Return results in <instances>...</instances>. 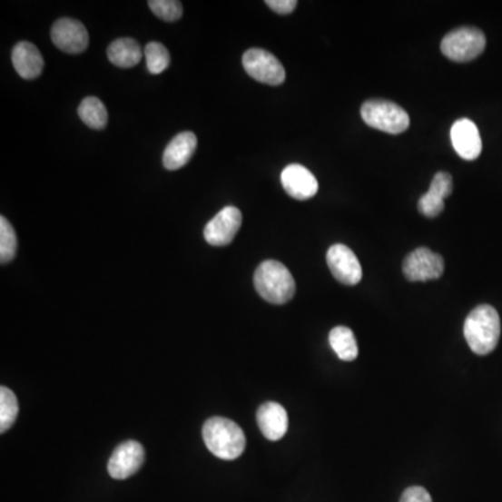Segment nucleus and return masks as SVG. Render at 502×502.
I'll return each instance as SVG.
<instances>
[{"instance_id":"nucleus-1","label":"nucleus","mask_w":502,"mask_h":502,"mask_svg":"<svg viewBox=\"0 0 502 502\" xmlns=\"http://www.w3.org/2000/svg\"><path fill=\"white\" fill-rule=\"evenodd\" d=\"M463 335L476 355L493 352L501 337V320L493 306L481 304L473 309L463 325Z\"/></svg>"},{"instance_id":"nucleus-2","label":"nucleus","mask_w":502,"mask_h":502,"mask_svg":"<svg viewBox=\"0 0 502 502\" xmlns=\"http://www.w3.org/2000/svg\"><path fill=\"white\" fill-rule=\"evenodd\" d=\"M205 446L220 459H238L246 448V436L233 420L225 418H208L202 428Z\"/></svg>"},{"instance_id":"nucleus-3","label":"nucleus","mask_w":502,"mask_h":502,"mask_svg":"<svg viewBox=\"0 0 502 502\" xmlns=\"http://www.w3.org/2000/svg\"><path fill=\"white\" fill-rule=\"evenodd\" d=\"M254 286L268 303L285 304L295 296L296 283L292 274L282 262L267 260L254 274Z\"/></svg>"},{"instance_id":"nucleus-4","label":"nucleus","mask_w":502,"mask_h":502,"mask_svg":"<svg viewBox=\"0 0 502 502\" xmlns=\"http://www.w3.org/2000/svg\"><path fill=\"white\" fill-rule=\"evenodd\" d=\"M360 112L364 123L389 134H399L410 126L408 112L391 101H367L361 106Z\"/></svg>"},{"instance_id":"nucleus-5","label":"nucleus","mask_w":502,"mask_h":502,"mask_svg":"<svg viewBox=\"0 0 502 502\" xmlns=\"http://www.w3.org/2000/svg\"><path fill=\"white\" fill-rule=\"evenodd\" d=\"M486 48L483 31L473 27H460L444 36L441 52L454 62H470L480 56Z\"/></svg>"},{"instance_id":"nucleus-6","label":"nucleus","mask_w":502,"mask_h":502,"mask_svg":"<svg viewBox=\"0 0 502 502\" xmlns=\"http://www.w3.org/2000/svg\"><path fill=\"white\" fill-rule=\"evenodd\" d=\"M243 67L247 74L256 82L267 85H281L286 79L282 64L271 52L253 48L243 54Z\"/></svg>"},{"instance_id":"nucleus-7","label":"nucleus","mask_w":502,"mask_h":502,"mask_svg":"<svg viewBox=\"0 0 502 502\" xmlns=\"http://www.w3.org/2000/svg\"><path fill=\"white\" fill-rule=\"evenodd\" d=\"M444 260L430 249L418 247L403 261V274L410 282H428L444 274Z\"/></svg>"},{"instance_id":"nucleus-8","label":"nucleus","mask_w":502,"mask_h":502,"mask_svg":"<svg viewBox=\"0 0 502 502\" xmlns=\"http://www.w3.org/2000/svg\"><path fill=\"white\" fill-rule=\"evenodd\" d=\"M51 38L56 48L66 54H83L88 48L90 36L83 23L74 18L64 17L54 23Z\"/></svg>"},{"instance_id":"nucleus-9","label":"nucleus","mask_w":502,"mask_h":502,"mask_svg":"<svg viewBox=\"0 0 502 502\" xmlns=\"http://www.w3.org/2000/svg\"><path fill=\"white\" fill-rule=\"evenodd\" d=\"M243 218L236 207H225L220 211L204 229V238L211 246H228L238 235Z\"/></svg>"},{"instance_id":"nucleus-10","label":"nucleus","mask_w":502,"mask_h":502,"mask_svg":"<svg viewBox=\"0 0 502 502\" xmlns=\"http://www.w3.org/2000/svg\"><path fill=\"white\" fill-rule=\"evenodd\" d=\"M327 264L332 275L343 285H358L363 277L360 261L352 250L345 244H334L330 247Z\"/></svg>"},{"instance_id":"nucleus-11","label":"nucleus","mask_w":502,"mask_h":502,"mask_svg":"<svg viewBox=\"0 0 502 502\" xmlns=\"http://www.w3.org/2000/svg\"><path fill=\"white\" fill-rule=\"evenodd\" d=\"M145 459L144 447L137 441H126L114 449L108 463V472L116 480H124L142 469Z\"/></svg>"},{"instance_id":"nucleus-12","label":"nucleus","mask_w":502,"mask_h":502,"mask_svg":"<svg viewBox=\"0 0 502 502\" xmlns=\"http://www.w3.org/2000/svg\"><path fill=\"white\" fill-rule=\"evenodd\" d=\"M281 182L289 196L296 200L311 199L319 192V182L313 173L298 163H292L283 169Z\"/></svg>"},{"instance_id":"nucleus-13","label":"nucleus","mask_w":502,"mask_h":502,"mask_svg":"<svg viewBox=\"0 0 502 502\" xmlns=\"http://www.w3.org/2000/svg\"><path fill=\"white\" fill-rule=\"evenodd\" d=\"M452 145L462 160L475 161L480 157L481 137L477 126L469 119L463 118L455 122L451 129Z\"/></svg>"},{"instance_id":"nucleus-14","label":"nucleus","mask_w":502,"mask_h":502,"mask_svg":"<svg viewBox=\"0 0 502 502\" xmlns=\"http://www.w3.org/2000/svg\"><path fill=\"white\" fill-rule=\"evenodd\" d=\"M454 190L452 176L447 172H438L431 182L430 189L418 200L420 214L428 218H436L444 211V200L451 196Z\"/></svg>"},{"instance_id":"nucleus-15","label":"nucleus","mask_w":502,"mask_h":502,"mask_svg":"<svg viewBox=\"0 0 502 502\" xmlns=\"http://www.w3.org/2000/svg\"><path fill=\"white\" fill-rule=\"evenodd\" d=\"M257 424L265 438L280 441L288 431V413L280 403H264L257 410Z\"/></svg>"},{"instance_id":"nucleus-16","label":"nucleus","mask_w":502,"mask_h":502,"mask_svg":"<svg viewBox=\"0 0 502 502\" xmlns=\"http://www.w3.org/2000/svg\"><path fill=\"white\" fill-rule=\"evenodd\" d=\"M197 150V137L194 133L183 132L169 143L163 153V166L168 171H178L187 165Z\"/></svg>"},{"instance_id":"nucleus-17","label":"nucleus","mask_w":502,"mask_h":502,"mask_svg":"<svg viewBox=\"0 0 502 502\" xmlns=\"http://www.w3.org/2000/svg\"><path fill=\"white\" fill-rule=\"evenodd\" d=\"M12 61L15 72L23 79L34 80L43 73L44 57L34 44L18 43L13 49Z\"/></svg>"},{"instance_id":"nucleus-18","label":"nucleus","mask_w":502,"mask_h":502,"mask_svg":"<svg viewBox=\"0 0 502 502\" xmlns=\"http://www.w3.org/2000/svg\"><path fill=\"white\" fill-rule=\"evenodd\" d=\"M108 57L114 66L129 69V67H134L140 64L143 51L136 40L119 38L109 45Z\"/></svg>"},{"instance_id":"nucleus-19","label":"nucleus","mask_w":502,"mask_h":502,"mask_svg":"<svg viewBox=\"0 0 502 502\" xmlns=\"http://www.w3.org/2000/svg\"><path fill=\"white\" fill-rule=\"evenodd\" d=\"M330 345H331L338 358L343 361H353L359 355L358 342L355 334L348 327H335L330 332Z\"/></svg>"},{"instance_id":"nucleus-20","label":"nucleus","mask_w":502,"mask_h":502,"mask_svg":"<svg viewBox=\"0 0 502 502\" xmlns=\"http://www.w3.org/2000/svg\"><path fill=\"white\" fill-rule=\"evenodd\" d=\"M79 116L91 129L101 130L108 124V111L103 101L87 96L79 106Z\"/></svg>"},{"instance_id":"nucleus-21","label":"nucleus","mask_w":502,"mask_h":502,"mask_svg":"<svg viewBox=\"0 0 502 502\" xmlns=\"http://www.w3.org/2000/svg\"><path fill=\"white\" fill-rule=\"evenodd\" d=\"M18 415L17 397L7 387L0 389V433H6Z\"/></svg>"},{"instance_id":"nucleus-22","label":"nucleus","mask_w":502,"mask_h":502,"mask_svg":"<svg viewBox=\"0 0 502 502\" xmlns=\"http://www.w3.org/2000/svg\"><path fill=\"white\" fill-rule=\"evenodd\" d=\"M17 253V236L12 223L5 217H0V262L7 264Z\"/></svg>"},{"instance_id":"nucleus-23","label":"nucleus","mask_w":502,"mask_h":502,"mask_svg":"<svg viewBox=\"0 0 502 502\" xmlns=\"http://www.w3.org/2000/svg\"><path fill=\"white\" fill-rule=\"evenodd\" d=\"M145 61H147V69L151 74H161L165 72L171 64L168 49L161 43L147 44L144 49Z\"/></svg>"},{"instance_id":"nucleus-24","label":"nucleus","mask_w":502,"mask_h":502,"mask_svg":"<svg viewBox=\"0 0 502 502\" xmlns=\"http://www.w3.org/2000/svg\"><path fill=\"white\" fill-rule=\"evenodd\" d=\"M148 6L163 22H176L183 15V6L178 0H151Z\"/></svg>"},{"instance_id":"nucleus-25","label":"nucleus","mask_w":502,"mask_h":502,"mask_svg":"<svg viewBox=\"0 0 502 502\" xmlns=\"http://www.w3.org/2000/svg\"><path fill=\"white\" fill-rule=\"evenodd\" d=\"M400 502H433V499L426 488L415 486V487H409L403 491Z\"/></svg>"},{"instance_id":"nucleus-26","label":"nucleus","mask_w":502,"mask_h":502,"mask_svg":"<svg viewBox=\"0 0 502 502\" xmlns=\"http://www.w3.org/2000/svg\"><path fill=\"white\" fill-rule=\"evenodd\" d=\"M265 5L278 15H290L296 9L298 2L296 0H267Z\"/></svg>"}]
</instances>
